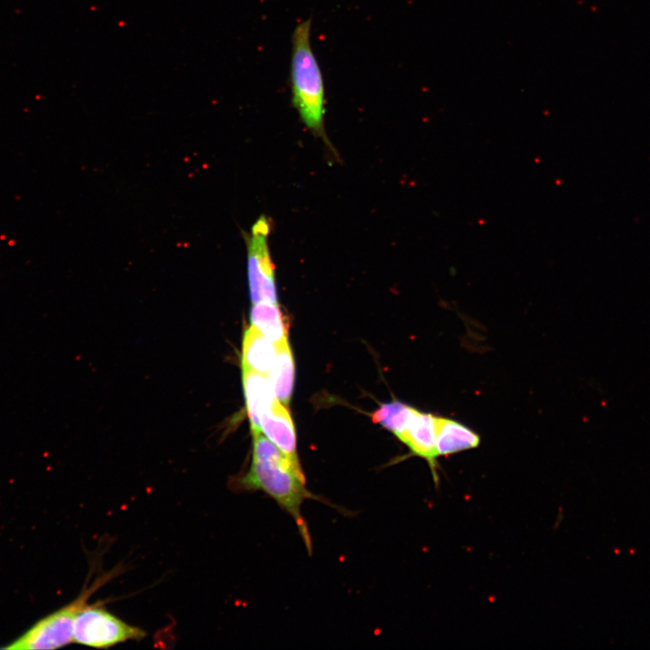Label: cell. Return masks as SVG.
I'll list each match as a JSON object with an SVG mask.
<instances>
[{
  "mask_svg": "<svg viewBox=\"0 0 650 650\" xmlns=\"http://www.w3.org/2000/svg\"><path fill=\"white\" fill-rule=\"evenodd\" d=\"M413 409V407L406 404L393 401L382 404L372 414V421L381 424L398 438L403 432Z\"/></svg>",
  "mask_w": 650,
  "mask_h": 650,
  "instance_id": "cell-13",
  "label": "cell"
},
{
  "mask_svg": "<svg viewBox=\"0 0 650 650\" xmlns=\"http://www.w3.org/2000/svg\"><path fill=\"white\" fill-rule=\"evenodd\" d=\"M145 636L140 627L129 625L103 608L85 605L77 614L73 642L96 648H107Z\"/></svg>",
  "mask_w": 650,
  "mask_h": 650,
  "instance_id": "cell-4",
  "label": "cell"
},
{
  "mask_svg": "<svg viewBox=\"0 0 650 650\" xmlns=\"http://www.w3.org/2000/svg\"><path fill=\"white\" fill-rule=\"evenodd\" d=\"M270 219L262 215L246 236L247 278L253 303H277L274 265L269 249Z\"/></svg>",
  "mask_w": 650,
  "mask_h": 650,
  "instance_id": "cell-5",
  "label": "cell"
},
{
  "mask_svg": "<svg viewBox=\"0 0 650 650\" xmlns=\"http://www.w3.org/2000/svg\"><path fill=\"white\" fill-rule=\"evenodd\" d=\"M94 587L70 604L34 623L23 635L3 646L6 650L56 649L73 642V627L79 611L86 605Z\"/></svg>",
  "mask_w": 650,
  "mask_h": 650,
  "instance_id": "cell-3",
  "label": "cell"
},
{
  "mask_svg": "<svg viewBox=\"0 0 650 650\" xmlns=\"http://www.w3.org/2000/svg\"><path fill=\"white\" fill-rule=\"evenodd\" d=\"M311 18L300 22L292 34L289 81L292 104L303 125L327 144L324 118L326 92L322 71L313 51Z\"/></svg>",
  "mask_w": 650,
  "mask_h": 650,
  "instance_id": "cell-2",
  "label": "cell"
},
{
  "mask_svg": "<svg viewBox=\"0 0 650 650\" xmlns=\"http://www.w3.org/2000/svg\"><path fill=\"white\" fill-rule=\"evenodd\" d=\"M435 429L438 457L475 449L480 444L479 435L456 420L436 416Z\"/></svg>",
  "mask_w": 650,
  "mask_h": 650,
  "instance_id": "cell-8",
  "label": "cell"
},
{
  "mask_svg": "<svg viewBox=\"0 0 650 650\" xmlns=\"http://www.w3.org/2000/svg\"><path fill=\"white\" fill-rule=\"evenodd\" d=\"M250 320L275 345L288 340V324L277 303H254Z\"/></svg>",
  "mask_w": 650,
  "mask_h": 650,
  "instance_id": "cell-12",
  "label": "cell"
},
{
  "mask_svg": "<svg viewBox=\"0 0 650 650\" xmlns=\"http://www.w3.org/2000/svg\"><path fill=\"white\" fill-rule=\"evenodd\" d=\"M243 370V385L246 406L251 424L252 433L259 432L260 411L274 398L267 376L253 370Z\"/></svg>",
  "mask_w": 650,
  "mask_h": 650,
  "instance_id": "cell-10",
  "label": "cell"
},
{
  "mask_svg": "<svg viewBox=\"0 0 650 650\" xmlns=\"http://www.w3.org/2000/svg\"><path fill=\"white\" fill-rule=\"evenodd\" d=\"M240 490L263 491L296 522L308 550L311 542L301 513L305 499L311 497L306 488L300 462L278 449L262 432L253 433L252 462L247 472L236 484Z\"/></svg>",
  "mask_w": 650,
  "mask_h": 650,
  "instance_id": "cell-1",
  "label": "cell"
},
{
  "mask_svg": "<svg viewBox=\"0 0 650 650\" xmlns=\"http://www.w3.org/2000/svg\"><path fill=\"white\" fill-rule=\"evenodd\" d=\"M435 417L431 413L413 409L398 439L429 465L435 483H438Z\"/></svg>",
  "mask_w": 650,
  "mask_h": 650,
  "instance_id": "cell-6",
  "label": "cell"
},
{
  "mask_svg": "<svg viewBox=\"0 0 650 650\" xmlns=\"http://www.w3.org/2000/svg\"><path fill=\"white\" fill-rule=\"evenodd\" d=\"M259 425L267 439L289 458L299 462L292 420L286 407L277 398L260 411Z\"/></svg>",
  "mask_w": 650,
  "mask_h": 650,
  "instance_id": "cell-7",
  "label": "cell"
},
{
  "mask_svg": "<svg viewBox=\"0 0 650 650\" xmlns=\"http://www.w3.org/2000/svg\"><path fill=\"white\" fill-rule=\"evenodd\" d=\"M275 355V344L256 327L251 325L245 331L241 355L242 369L268 376Z\"/></svg>",
  "mask_w": 650,
  "mask_h": 650,
  "instance_id": "cell-9",
  "label": "cell"
},
{
  "mask_svg": "<svg viewBox=\"0 0 650 650\" xmlns=\"http://www.w3.org/2000/svg\"><path fill=\"white\" fill-rule=\"evenodd\" d=\"M276 355L268 379L274 396L283 404L290 401L294 380V363L288 340L275 345Z\"/></svg>",
  "mask_w": 650,
  "mask_h": 650,
  "instance_id": "cell-11",
  "label": "cell"
}]
</instances>
